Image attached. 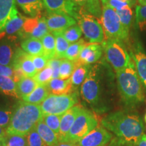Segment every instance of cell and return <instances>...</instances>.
<instances>
[{"label":"cell","mask_w":146,"mask_h":146,"mask_svg":"<svg viewBox=\"0 0 146 146\" xmlns=\"http://www.w3.org/2000/svg\"><path fill=\"white\" fill-rule=\"evenodd\" d=\"M102 125L116 137L117 146H137L144 135L143 121L138 114L129 111H116L102 120Z\"/></svg>","instance_id":"6da1fadb"},{"label":"cell","mask_w":146,"mask_h":146,"mask_svg":"<svg viewBox=\"0 0 146 146\" xmlns=\"http://www.w3.org/2000/svg\"><path fill=\"white\" fill-rule=\"evenodd\" d=\"M112 78L110 69L104 63L91 66L86 78L82 84L81 94L83 100L96 110H102L105 82Z\"/></svg>","instance_id":"7a4b0ae2"},{"label":"cell","mask_w":146,"mask_h":146,"mask_svg":"<svg viewBox=\"0 0 146 146\" xmlns=\"http://www.w3.org/2000/svg\"><path fill=\"white\" fill-rule=\"evenodd\" d=\"M116 77L118 92L125 106L134 108L143 103L145 99L143 85L132 58L127 68L116 72Z\"/></svg>","instance_id":"3957f363"},{"label":"cell","mask_w":146,"mask_h":146,"mask_svg":"<svg viewBox=\"0 0 146 146\" xmlns=\"http://www.w3.org/2000/svg\"><path fill=\"white\" fill-rule=\"evenodd\" d=\"M43 116L40 105L20 102L12 113L10 123L6 128V135L27 136Z\"/></svg>","instance_id":"277c9868"},{"label":"cell","mask_w":146,"mask_h":146,"mask_svg":"<svg viewBox=\"0 0 146 146\" xmlns=\"http://www.w3.org/2000/svg\"><path fill=\"white\" fill-rule=\"evenodd\" d=\"M106 59L112 66L115 72L127 68L131 60L124 41L116 39H105L102 43Z\"/></svg>","instance_id":"5b68a950"},{"label":"cell","mask_w":146,"mask_h":146,"mask_svg":"<svg viewBox=\"0 0 146 146\" xmlns=\"http://www.w3.org/2000/svg\"><path fill=\"white\" fill-rule=\"evenodd\" d=\"M98 126L96 115L83 108L63 142L76 144Z\"/></svg>","instance_id":"8992f818"},{"label":"cell","mask_w":146,"mask_h":146,"mask_svg":"<svg viewBox=\"0 0 146 146\" xmlns=\"http://www.w3.org/2000/svg\"><path fill=\"white\" fill-rule=\"evenodd\" d=\"M75 19L89 43H103L105 34L100 19L79 8H77Z\"/></svg>","instance_id":"52a82bcc"},{"label":"cell","mask_w":146,"mask_h":146,"mask_svg":"<svg viewBox=\"0 0 146 146\" xmlns=\"http://www.w3.org/2000/svg\"><path fill=\"white\" fill-rule=\"evenodd\" d=\"M78 98L77 91L62 95L50 94L40 104L43 115H63L78 103Z\"/></svg>","instance_id":"ba28073f"},{"label":"cell","mask_w":146,"mask_h":146,"mask_svg":"<svg viewBox=\"0 0 146 146\" xmlns=\"http://www.w3.org/2000/svg\"><path fill=\"white\" fill-rule=\"evenodd\" d=\"M101 22L105 34V39L126 41L129 34L124 29L116 11L108 5H103Z\"/></svg>","instance_id":"9c48e42d"},{"label":"cell","mask_w":146,"mask_h":146,"mask_svg":"<svg viewBox=\"0 0 146 146\" xmlns=\"http://www.w3.org/2000/svg\"><path fill=\"white\" fill-rule=\"evenodd\" d=\"M130 55L134 61L140 81L146 90V50L139 41H134L131 45Z\"/></svg>","instance_id":"30bf717a"},{"label":"cell","mask_w":146,"mask_h":146,"mask_svg":"<svg viewBox=\"0 0 146 146\" xmlns=\"http://www.w3.org/2000/svg\"><path fill=\"white\" fill-rule=\"evenodd\" d=\"M112 135L103 126L98 125L76 143L78 146H106L112 139Z\"/></svg>","instance_id":"8fae6325"},{"label":"cell","mask_w":146,"mask_h":146,"mask_svg":"<svg viewBox=\"0 0 146 146\" xmlns=\"http://www.w3.org/2000/svg\"><path fill=\"white\" fill-rule=\"evenodd\" d=\"M12 66L15 70H21L27 77H34L37 73L31 56L19 47L16 48L14 53Z\"/></svg>","instance_id":"7c38bea8"},{"label":"cell","mask_w":146,"mask_h":146,"mask_svg":"<svg viewBox=\"0 0 146 146\" xmlns=\"http://www.w3.org/2000/svg\"><path fill=\"white\" fill-rule=\"evenodd\" d=\"M43 2L49 14H66L76 18L77 8L71 0H43Z\"/></svg>","instance_id":"4fadbf2b"},{"label":"cell","mask_w":146,"mask_h":146,"mask_svg":"<svg viewBox=\"0 0 146 146\" xmlns=\"http://www.w3.org/2000/svg\"><path fill=\"white\" fill-rule=\"evenodd\" d=\"M46 22L49 31L52 33L63 32L77 23L72 16L56 13L49 14L46 18Z\"/></svg>","instance_id":"5bb4252c"},{"label":"cell","mask_w":146,"mask_h":146,"mask_svg":"<svg viewBox=\"0 0 146 146\" xmlns=\"http://www.w3.org/2000/svg\"><path fill=\"white\" fill-rule=\"evenodd\" d=\"M103 52V47L100 43H87L76 62L80 64L90 66L96 63L102 58Z\"/></svg>","instance_id":"9a60e30c"},{"label":"cell","mask_w":146,"mask_h":146,"mask_svg":"<svg viewBox=\"0 0 146 146\" xmlns=\"http://www.w3.org/2000/svg\"><path fill=\"white\" fill-rule=\"evenodd\" d=\"M82 108L83 107L81 106L75 105L62 115L61 122H60V133L58 135L60 142H63L65 138L66 137L67 135L70 131L71 127Z\"/></svg>","instance_id":"2e32d148"},{"label":"cell","mask_w":146,"mask_h":146,"mask_svg":"<svg viewBox=\"0 0 146 146\" xmlns=\"http://www.w3.org/2000/svg\"><path fill=\"white\" fill-rule=\"evenodd\" d=\"M25 20H26V18L18 13V10L16 9L12 14V17L7 23L4 31L2 33L0 34V37L2 36V35H7L8 36V39L14 41L15 35L19 36L21 33Z\"/></svg>","instance_id":"e0dca14e"},{"label":"cell","mask_w":146,"mask_h":146,"mask_svg":"<svg viewBox=\"0 0 146 146\" xmlns=\"http://www.w3.org/2000/svg\"><path fill=\"white\" fill-rule=\"evenodd\" d=\"M13 40L8 38L0 40V64L3 66H11L14 53L16 49L14 47Z\"/></svg>","instance_id":"ac0fdd59"},{"label":"cell","mask_w":146,"mask_h":146,"mask_svg":"<svg viewBox=\"0 0 146 146\" xmlns=\"http://www.w3.org/2000/svg\"><path fill=\"white\" fill-rule=\"evenodd\" d=\"M50 94L62 95L70 94L73 92V87L71 78L68 79H62L60 78H52L47 85Z\"/></svg>","instance_id":"d6986e66"},{"label":"cell","mask_w":146,"mask_h":146,"mask_svg":"<svg viewBox=\"0 0 146 146\" xmlns=\"http://www.w3.org/2000/svg\"><path fill=\"white\" fill-rule=\"evenodd\" d=\"M16 3L31 18L40 16L44 8L43 0H16Z\"/></svg>","instance_id":"ffe728a7"},{"label":"cell","mask_w":146,"mask_h":146,"mask_svg":"<svg viewBox=\"0 0 146 146\" xmlns=\"http://www.w3.org/2000/svg\"><path fill=\"white\" fill-rule=\"evenodd\" d=\"M77 8L82 9L87 13L101 20L102 8L100 0H71Z\"/></svg>","instance_id":"44dd1931"},{"label":"cell","mask_w":146,"mask_h":146,"mask_svg":"<svg viewBox=\"0 0 146 146\" xmlns=\"http://www.w3.org/2000/svg\"><path fill=\"white\" fill-rule=\"evenodd\" d=\"M16 0H0V34L16 10Z\"/></svg>","instance_id":"7402d4cb"},{"label":"cell","mask_w":146,"mask_h":146,"mask_svg":"<svg viewBox=\"0 0 146 146\" xmlns=\"http://www.w3.org/2000/svg\"><path fill=\"white\" fill-rule=\"evenodd\" d=\"M36 129L47 146H56L60 142L58 135L45 125L43 118L36 125Z\"/></svg>","instance_id":"603a6c76"},{"label":"cell","mask_w":146,"mask_h":146,"mask_svg":"<svg viewBox=\"0 0 146 146\" xmlns=\"http://www.w3.org/2000/svg\"><path fill=\"white\" fill-rule=\"evenodd\" d=\"M50 94L47 85H39L28 96L23 98V101L31 104L40 105Z\"/></svg>","instance_id":"cb8c5ba5"},{"label":"cell","mask_w":146,"mask_h":146,"mask_svg":"<svg viewBox=\"0 0 146 146\" xmlns=\"http://www.w3.org/2000/svg\"><path fill=\"white\" fill-rule=\"evenodd\" d=\"M21 48L31 56H43V47L41 39L27 38L21 43Z\"/></svg>","instance_id":"d4e9b609"},{"label":"cell","mask_w":146,"mask_h":146,"mask_svg":"<svg viewBox=\"0 0 146 146\" xmlns=\"http://www.w3.org/2000/svg\"><path fill=\"white\" fill-rule=\"evenodd\" d=\"M76 63V68L71 76L73 89H77L80 86H81L86 78L91 68V66L80 64L77 62Z\"/></svg>","instance_id":"484cf974"},{"label":"cell","mask_w":146,"mask_h":146,"mask_svg":"<svg viewBox=\"0 0 146 146\" xmlns=\"http://www.w3.org/2000/svg\"><path fill=\"white\" fill-rule=\"evenodd\" d=\"M36 83L33 77H24L17 83V92L19 98L22 99L31 94L34 89L37 87Z\"/></svg>","instance_id":"4316f807"},{"label":"cell","mask_w":146,"mask_h":146,"mask_svg":"<svg viewBox=\"0 0 146 146\" xmlns=\"http://www.w3.org/2000/svg\"><path fill=\"white\" fill-rule=\"evenodd\" d=\"M0 92L5 96L20 98L17 92V83L12 78L0 76Z\"/></svg>","instance_id":"83f0119b"},{"label":"cell","mask_w":146,"mask_h":146,"mask_svg":"<svg viewBox=\"0 0 146 146\" xmlns=\"http://www.w3.org/2000/svg\"><path fill=\"white\" fill-rule=\"evenodd\" d=\"M41 41L43 47V56L47 60L56 58V39L54 34L47 33Z\"/></svg>","instance_id":"f1b7e54d"},{"label":"cell","mask_w":146,"mask_h":146,"mask_svg":"<svg viewBox=\"0 0 146 146\" xmlns=\"http://www.w3.org/2000/svg\"><path fill=\"white\" fill-rule=\"evenodd\" d=\"M56 39V58L58 59L64 58L66 52L70 43L63 36L62 32L53 33Z\"/></svg>","instance_id":"f546056e"},{"label":"cell","mask_w":146,"mask_h":146,"mask_svg":"<svg viewBox=\"0 0 146 146\" xmlns=\"http://www.w3.org/2000/svg\"><path fill=\"white\" fill-rule=\"evenodd\" d=\"M86 42L83 39H81L74 43H71L65 54V59L76 62L79 58L80 54L86 45Z\"/></svg>","instance_id":"4dcf8cb0"},{"label":"cell","mask_w":146,"mask_h":146,"mask_svg":"<svg viewBox=\"0 0 146 146\" xmlns=\"http://www.w3.org/2000/svg\"><path fill=\"white\" fill-rule=\"evenodd\" d=\"M116 12L120 18L122 26L123 27L125 31L129 34L133 18V13L131 7H127L121 10L116 11Z\"/></svg>","instance_id":"1f68e13d"},{"label":"cell","mask_w":146,"mask_h":146,"mask_svg":"<svg viewBox=\"0 0 146 146\" xmlns=\"http://www.w3.org/2000/svg\"><path fill=\"white\" fill-rule=\"evenodd\" d=\"M76 63L67 59L61 60L60 66L59 78L62 79H68L71 78L76 68Z\"/></svg>","instance_id":"d6a6232c"},{"label":"cell","mask_w":146,"mask_h":146,"mask_svg":"<svg viewBox=\"0 0 146 146\" xmlns=\"http://www.w3.org/2000/svg\"><path fill=\"white\" fill-rule=\"evenodd\" d=\"M40 17L41 16L36 18H26L19 36H22L25 38L26 37L27 39L30 37L31 35L39 25Z\"/></svg>","instance_id":"836d02e7"},{"label":"cell","mask_w":146,"mask_h":146,"mask_svg":"<svg viewBox=\"0 0 146 146\" xmlns=\"http://www.w3.org/2000/svg\"><path fill=\"white\" fill-rule=\"evenodd\" d=\"M82 34L83 32L77 24L70 27L62 32L63 36L70 43H74L81 39Z\"/></svg>","instance_id":"e575fe53"},{"label":"cell","mask_w":146,"mask_h":146,"mask_svg":"<svg viewBox=\"0 0 146 146\" xmlns=\"http://www.w3.org/2000/svg\"><path fill=\"white\" fill-rule=\"evenodd\" d=\"M62 115H54L49 114L44 115L43 116V120L47 127L54 131L55 133L59 135L60 122Z\"/></svg>","instance_id":"d590c367"},{"label":"cell","mask_w":146,"mask_h":146,"mask_svg":"<svg viewBox=\"0 0 146 146\" xmlns=\"http://www.w3.org/2000/svg\"><path fill=\"white\" fill-rule=\"evenodd\" d=\"M135 19L141 31L146 32V5H137L135 8Z\"/></svg>","instance_id":"8d00e7d4"},{"label":"cell","mask_w":146,"mask_h":146,"mask_svg":"<svg viewBox=\"0 0 146 146\" xmlns=\"http://www.w3.org/2000/svg\"><path fill=\"white\" fill-rule=\"evenodd\" d=\"M33 78L38 85H47L53 78V71L50 67L47 66L44 69L36 73Z\"/></svg>","instance_id":"74e56055"},{"label":"cell","mask_w":146,"mask_h":146,"mask_svg":"<svg viewBox=\"0 0 146 146\" xmlns=\"http://www.w3.org/2000/svg\"><path fill=\"white\" fill-rule=\"evenodd\" d=\"M49 29L47 27L46 18L45 17H40L39 23L36 28L31 35L30 37L35 38V39H42L47 33H49Z\"/></svg>","instance_id":"f35d334b"},{"label":"cell","mask_w":146,"mask_h":146,"mask_svg":"<svg viewBox=\"0 0 146 146\" xmlns=\"http://www.w3.org/2000/svg\"><path fill=\"white\" fill-rule=\"evenodd\" d=\"M6 146H29L27 136L6 135Z\"/></svg>","instance_id":"ab89813d"},{"label":"cell","mask_w":146,"mask_h":146,"mask_svg":"<svg viewBox=\"0 0 146 146\" xmlns=\"http://www.w3.org/2000/svg\"><path fill=\"white\" fill-rule=\"evenodd\" d=\"M29 146H47L36 131V127L27 135Z\"/></svg>","instance_id":"60d3db41"},{"label":"cell","mask_w":146,"mask_h":146,"mask_svg":"<svg viewBox=\"0 0 146 146\" xmlns=\"http://www.w3.org/2000/svg\"><path fill=\"white\" fill-rule=\"evenodd\" d=\"M13 112L8 109H0V127L7 128L10 123Z\"/></svg>","instance_id":"b9f144b4"},{"label":"cell","mask_w":146,"mask_h":146,"mask_svg":"<svg viewBox=\"0 0 146 146\" xmlns=\"http://www.w3.org/2000/svg\"><path fill=\"white\" fill-rule=\"evenodd\" d=\"M33 62L34 64L36 71L39 72L44 69L45 67L47 66L48 60L45 58L43 56H31Z\"/></svg>","instance_id":"7bdbcfd3"},{"label":"cell","mask_w":146,"mask_h":146,"mask_svg":"<svg viewBox=\"0 0 146 146\" xmlns=\"http://www.w3.org/2000/svg\"><path fill=\"white\" fill-rule=\"evenodd\" d=\"M60 64H61V60L56 58L48 60L47 66L50 67L53 71V78H59Z\"/></svg>","instance_id":"ee69618b"},{"label":"cell","mask_w":146,"mask_h":146,"mask_svg":"<svg viewBox=\"0 0 146 146\" xmlns=\"http://www.w3.org/2000/svg\"><path fill=\"white\" fill-rule=\"evenodd\" d=\"M0 76L12 78L15 81L16 70L11 66H3L0 64Z\"/></svg>","instance_id":"f6af8a7d"},{"label":"cell","mask_w":146,"mask_h":146,"mask_svg":"<svg viewBox=\"0 0 146 146\" xmlns=\"http://www.w3.org/2000/svg\"><path fill=\"white\" fill-rule=\"evenodd\" d=\"M107 5L114 9L116 11L121 10L124 8H127V7H132L130 2L123 1H121V0H109Z\"/></svg>","instance_id":"bcb514c9"},{"label":"cell","mask_w":146,"mask_h":146,"mask_svg":"<svg viewBox=\"0 0 146 146\" xmlns=\"http://www.w3.org/2000/svg\"><path fill=\"white\" fill-rule=\"evenodd\" d=\"M137 146H146V135L145 134L142 136L141 139H140L139 142Z\"/></svg>","instance_id":"7dc6e473"},{"label":"cell","mask_w":146,"mask_h":146,"mask_svg":"<svg viewBox=\"0 0 146 146\" xmlns=\"http://www.w3.org/2000/svg\"><path fill=\"white\" fill-rule=\"evenodd\" d=\"M56 146H78L76 144L70 143H65V142H59Z\"/></svg>","instance_id":"c3c4849f"},{"label":"cell","mask_w":146,"mask_h":146,"mask_svg":"<svg viewBox=\"0 0 146 146\" xmlns=\"http://www.w3.org/2000/svg\"><path fill=\"white\" fill-rule=\"evenodd\" d=\"M6 136V129L0 127V138Z\"/></svg>","instance_id":"681fc988"},{"label":"cell","mask_w":146,"mask_h":146,"mask_svg":"<svg viewBox=\"0 0 146 146\" xmlns=\"http://www.w3.org/2000/svg\"><path fill=\"white\" fill-rule=\"evenodd\" d=\"M0 146H6V136L0 138Z\"/></svg>","instance_id":"f907efd6"},{"label":"cell","mask_w":146,"mask_h":146,"mask_svg":"<svg viewBox=\"0 0 146 146\" xmlns=\"http://www.w3.org/2000/svg\"><path fill=\"white\" fill-rule=\"evenodd\" d=\"M137 3L139 5H146V0H138Z\"/></svg>","instance_id":"816d5d0a"},{"label":"cell","mask_w":146,"mask_h":146,"mask_svg":"<svg viewBox=\"0 0 146 146\" xmlns=\"http://www.w3.org/2000/svg\"><path fill=\"white\" fill-rule=\"evenodd\" d=\"M138 0H130V3L131 4V6H135L136 5V3H137Z\"/></svg>","instance_id":"f5cc1de1"},{"label":"cell","mask_w":146,"mask_h":146,"mask_svg":"<svg viewBox=\"0 0 146 146\" xmlns=\"http://www.w3.org/2000/svg\"><path fill=\"white\" fill-rule=\"evenodd\" d=\"M100 1H101L102 5H104L107 4L108 2L109 1V0H100Z\"/></svg>","instance_id":"db71d44e"},{"label":"cell","mask_w":146,"mask_h":146,"mask_svg":"<svg viewBox=\"0 0 146 146\" xmlns=\"http://www.w3.org/2000/svg\"><path fill=\"white\" fill-rule=\"evenodd\" d=\"M121 1H127V2H130V0H121Z\"/></svg>","instance_id":"11a10c76"},{"label":"cell","mask_w":146,"mask_h":146,"mask_svg":"<svg viewBox=\"0 0 146 146\" xmlns=\"http://www.w3.org/2000/svg\"><path fill=\"white\" fill-rule=\"evenodd\" d=\"M115 145H115L114 143H113V145H112V144H111V145H110V146H115ZM106 146H107V145H106Z\"/></svg>","instance_id":"9f6ffc18"},{"label":"cell","mask_w":146,"mask_h":146,"mask_svg":"<svg viewBox=\"0 0 146 146\" xmlns=\"http://www.w3.org/2000/svg\"><path fill=\"white\" fill-rule=\"evenodd\" d=\"M145 123H146V113H145Z\"/></svg>","instance_id":"6f0895ef"}]
</instances>
